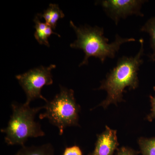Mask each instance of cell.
Masks as SVG:
<instances>
[{
    "label": "cell",
    "mask_w": 155,
    "mask_h": 155,
    "mask_svg": "<svg viewBox=\"0 0 155 155\" xmlns=\"http://www.w3.org/2000/svg\"><path fill=\"white\" fill-rule=\"evenodd\" d=\"M140 48L134 56H123L118 59L116 66L110 70L106 78L101 82L97 90H105L107 92L105 99L98 106L106 109L111 104L117 106L118 103L125 101L123 93L125 89L135 90L139 86L138 72L143 64L142 56L144 54V40H139Z\"/></svg>",
    "instance_id": "6da1fadb"
},
{
    "label": "cell",
    "mask_w": 155,
    "mask_h": 155,
    "mask_svg": "<svg viewBox=\"0 0 155 155\" xmlns=\"http://www.w3.org/2000/svg\"><path fill=\"white\" fill-rule=\"evenodd\" d=\"M70 25L75 31L77 39L70 45L72 48L82 50L84 54L83 61L79 67L87 65L91 57L99 59L104 64L107 58L114 59L122 45L135 41L133 38H123L116 34L113 42L104 35V29L99 26L88 25L76 26L72 21Z\"/></svg>",
    "instance_id": "7a4b0ae2"
},
{
    "label": "cell",
    "mask_w": 155,
    "mask_h": 155,
    "mask_svg": "<svg viewBox=\"0 0 155 155\" xmlns=\"http://www.w3.org/2000/svg\"><path fill=\"white\" fill-rule=\"evenodd\" d=\"M11 107L12 114L8 126L1 130L2 133L5 134V142L7 144L24 146L28 138L44 136L41 125L35 119L36 114L43 109V106L31 108L25 103L14 102Z\"/></svg>",
    "instance_id": "3957f363"
},
{
    "label": "cell",
    "mask_w": 155,
    "mask_h": 155,
    "mask_svg": "<svg viewBox=\"0 0 155 155\" xmlns=\"http://www.w3.org/2000/svg\"><path fill=\"white\" fill-rule=\"evenodd\" d=\"M60 87V92L43 106L45 111L39 118L47 119L51 124L58 127L59 134L62 135L67 127L80 126L81 107L76 102L73 90L61 85Z\"/></svg>",
    "instance_id": "277c9868"
},
{
    "label": "cell",
    "mask_w": 155,
    "mask_h": 155,
    "mask_svg": "<svg viewBox=\"0 0 155 155\" xmlns=\"http://www.w3.org/2000/svg\"><path fill=\"white\" fill-rule=\"evenodd\" d=\"M56 67V65L54 64L47 67L40 66L16 76L26 94L25 104L30 105L32 101L36 99H41L46 103L48 101L41 94V89L44 86L52 84L51 72Z\"/></svg>",
    "instance_id": "5b68a950"
},
{
    "label": "cell",
    "mask_w": 155,
    "mask_h": 155,
    "mask_svg": "<svg viewBox=\"0 0 155 155\" xmlns=\"http://www.w3.org/2000/svg\"><path fill=\"white\" fill-rule=\"evenodd\" d=\"M144 0H101L96 2V5L101 6L106 15L117 25L122 19L135 15L144 17L142 12Z\"/></svg>",
    "instance_id": "8992f818"
},
{
    "label": "cell",
    "mask_w": 155,
    "mask_h": 155,
    "mask_svg": "<svg viewBox=\"0 0 155 155\" xmlns=\"http://www.w3.org/2000/svg\"><path fill=\"white\" fill-rule=\"evenodd\" d=\"M119 145L117 130L106 125L104 131L97 136L93 151L88 155H114Z\"/></svg>",
    "instance_id": "52a82bcc"
},
{
    "label": "cell",
    "mask_w": 155,
    "mask_h": 155,
    "mask_svg": "<svg viewBox=\"0 0 155 155\" xmlns=\"http://www.w3.org/2000/svg\"><path fill=\"white\" fill-rule=\"evenodd\" d=\"M35 23V37L40 45H45L48 47H49L50 45L49 43L48 38L51 35L55 34L60 37L61 35L55 33L53 31V28L47 24L41 22L40 19L37 15L35 16L33 20Z\"/></svg>",
    "instance_id": "ba28073f"
},
{
    "label": "cell",
    "mask_w": 155,
    "mask_h": 155,
    "mask_svg": "<svg viewBox=\"0 0 155 155\" xmlns=\"http://www.w3.org/2000/svg\"><path fill=\"white\" fill-rule=\"evenodd\" d=\"M37 15L39 19L44 18L45 23L54 30L56 28L58 20L65 17L64 13L60 8L59 5L54 4H50L48 8L44 11L43 14H38Z\"/></svg>",
    "instance_id": "9c48e42d"
},
{
    "label": "cell",
    "mask_w": 155,
    "mask_h": 155,
    "mask_svg": "<svg viewBox=\"0 0 155 155\" xmlns=\"http://www.w3.org/2000/svg\"><path fill=\"white\" fill-rule=\"evenodd\" d=\"M15 155H54V150L52 145L50 143L39 146H24Z\"/></svg>",
    "instance_id": "30bf717a"
},
{
    "label": "cell",
    "mask_w": 155,
    "mask_h": 155,
    "mask_svg": "<svg viewBox=\"0 0 155 155\" xmlns=\"http://www.w3.org/2000/svg\"><path fill=\"white\" fill-rule=\"evenodd\" d=\"M142 32L149 35L150 46L152 52L150 54L149 58L152 62L155 61V17H151L146 22L140 29Z\"/></svg>",
    "instance_id": "8fae6325"
},
{
    "label": "cell",
    "mask_w": 155,
    "mask_h": 155,
    "mask_svg": "<svg viewBox=\"0 0 155 155\" xmlns=\"http://www.w3.org/2000/svg\"><path fill=\"white\" fill-rule=\"evenodd\" d=\"M138 143L142 155H155V137H140Z\"/></svg>",
    "instance_id": "7c38bea8"
},
{
    "label": "cell",
    "mask_w": 155,
    "mask_h": 155,
    "mask_svg": "<svg viewBox=\"0 0 155 155\" xmlns=\"http://www.w3.org/2000/svg\"><path fill=\"white\" fill-rule=\"evenodd\" d=\"M140 151L135 150L128 147H122L117 150L115 155H138Z\"/></svg>",
    "instance_id": "4fadbf2b"
},
{
    "label": "cell",
    "mask_w": 155,
    "mask_h": 155,
    "mask_svg": "<svg viewBox=\"0 0 155 155\" xmlns=\"http://www.w3.org/2000/svg\"><path fill=\"white\" fill-rule=\"evenodd\" d=\"M153 90L155 91V86L153 87ZM150 101L151 105V113L147 116L146 119L150 122H152L153 120L155 119V96L153 97L150 95Z\"/></svg>",
    "instance_id": "5bb4252c"
},
{
    "label": "cell",
    "mask_w": 155,
    "mask_h": 155,
    "mask_svg": "<svg viewBox=\"0 0 155 155\" xmlns=\"http://www.w3.org/2000/svg\"><path fill=\"white\" fill-rule=\"evenodd\" d=\"M63 155H82V152L79 147L73 146L66 148Z\"/></svg>",
    "instance_id": "9a60e30c"
}]
</instances>
